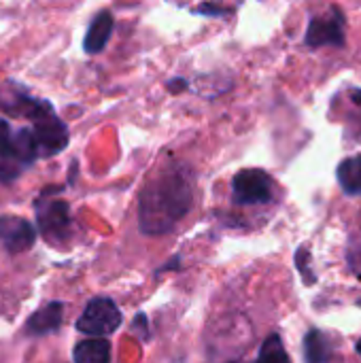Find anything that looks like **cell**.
I'll return each mask as SVG.
<instances>
[{
	"label": "cell",
	"instance_id": "cell-10",
	"mask_svg": "<svg viewBox=\"0 0 361 363\" xmlns=\"http://www.w3.org/2000/svg\"><path fill=\"white\" fill-rule=\"evenodd\" d=\"M64 306L62 302H49L43 308H38L26 323V332L32 336H45L51 332H57L64 321Z\"/></svg>",
	"mask_w": 361,
	"mask_h": 363
},
{
	"label": "cell",
	"instance_id": "cell-5",
	"mask_svg": "<svg viewBox=\"0 0 361 363\" xmlns=\"http://www.w3.org/2000/svg\"><path fill=\"white\" fill-rule=\"evenodd\" d=\"M36 211V221L40 234L53 245L60 247L66 238H70V228H72V217H70V206L68 202L60 198H43L34 206Z\"/></svg>",
	"mask_w": 361,
	"mask_h": 363
},
{
	"label": "cell",
	"instance_id": "cell-4",
	"mask_svg": "<svg viewBox=\"0 0 361 363\" xmlns=\"http://www.w3.org/2000/svg\"><path fill=\"white\" fill-rule=\"evenodd\" d=\"M121 311L111 298H94L77 319V330L89 338H106L121 328Z\"/></svg>",
	"mask_w": 361,
	"mask_h": 363
},
{
	"label": "cell",
	"instance_id": "cell-11",
	"mask_svg": "<svg viewBox=\"0 0 361 363\" xmlns=\"http://www.w3.org/2000/svg\"><path fill=\"white\" fill-rule=\"evenodd\" d=\"M334 357V347L330 336L321 330H309L304 336V362L306 363H330Z\"/></svg>",
	"mask_w": 361,
	"mask_h": 363
},
{
	"label": "cell",
	"instance_id": "cell-13",
	"mask_svg": "<svg viewBox=\"0 0 361 363\" xmlns=\"http://www.w3.org/2000/svg\"><path fill=\"white\" fill-rule=\"evenodd\" d=\"M74 363H111V342L104 338L81 340L72 349Z\"/></svg>",
	"mask_w": 361,
	"mask_h": 363
},
{
	"label": "cell",
	"instance_id": "cell-8",
	"mask_svg": "<svg viewBox=\"0 0 361 363\" xmlns=\"http://www.w3.org/2000/svg\"><path fill=\"white\" fill-rule=\"evenodd\" d=\"M36 242V228L15 215H2L0 217V247L9 255H19L32 249Z\"/></svg>",
	"mask_w": 361,
	"mask_h": 363
},
{
	"label": "cell",
	"instance_id": "cell-14",
	"mask_svg": "<svg viewBox=\"0 0 361 363\" xmlns=\"http://www.w3.org/2000/svg\"><path fill=\"white\" fill-rule=\"evenodd\" d=\"M255 363H291L285 347H283V340L279 334H270L262 347H260V357Z\"/></svg>",
	"mask_w": 361,
	"mask_h": 363
},
{
	"label": "cell",
	"instance_id": "cell-17",
	"mask_svg": "<svg viewBox=\"0 0 361 363\" xmlns=\"http://www.w3.org/2000/svg\"><path fill=\"white\" fill-rule=\"evenodd\" d=\"M355 353H357V355H360V357H361V338H360V342L355 345Z\"/></svg>",
	"mask_w": 361,
	"mask_h": 363
},
{
	"label": "cell",
	"instance_id": "cell-7",
	"mask_svg": "<svg viewBox=\"0 0 361 363\" xmlns=\"http://www.w3.org/2000/svg\"><path fill=\"white\" fill-rule=\"evenodd\" d=\"M345 13L336 6H332L328 13L323 15H315L309 21L306 34H304V43L311 49H319V47H345L347 36H345Z\"/></svg>",
	"mask_w": 361,
	"mask_h": 363
},
{
	"label": "cell",
	"instance_id": "cell-6",
	"mask_svg": "<svg viewBox=\"0 0 361 363\" xmlns=\"http://www.w3.org/2000/svg\"><path fill=\"white\" fill-rule=\"evenodd\" d=\"M274 196V181L262 168H245L232 179V200L238 206L268 204Z\"/></svg>",
	"mask_w": 361,
	"mask_h": 363
},
{
	"label": "cell",
	"instance_id": "cell-1",
	"mask_svg": "<svg viewBox=\"0 0 361 363\" xmlns=\"http://www.w3.org/2000/svg\"><path fill=\"white\" fill-rule=\"evenodd\" d=\"M196 196L194 170L177 160L166 162L138 196V225L147 236H164L191 211Z\"/></svg>",
	"mask_w": 361,
	"mask_h": 363
},
{
	"label": "cell",
	"instance_id": "cell-9",
	"mask_svg": "<svg viewBox=\"0 0 361 363\" xmlns=\"http://www.w3.org/2000/svg\"><path fill=\"white\" fill-rule=\"evenodd\" d=\"M113 28H115L113 13H111V11H100V13L91 19L89 28H87V32H85L83 51L89 53V55L100 53V51L109 45L111 34H113Z\"/></svg>",
	"mask_w": 361,
	"mask_h": 363
},
{
	"label": "cell",
	"instance_id": "cell-16",
	"mask_svg": "<svg viewBox=\"0 0 361 363\" xmlns=\"http://www.w3.org/2000/svg\"><path fill=\"white\" fill-rule=\"evenodd\" d=\"M196 11H198V13H204V15H211V13L223 15V13H226V9H223V6H213V4H202V6H198Z\"/></svg>",
	"mask_w": 361,
	"mask_h": 363
},
{
	"label": "cell",
	"instance_id": "cell-15",
	"mask_svg": "<svg viewBox=\"0 0 361 363\" xmlns=\"http://www.w3.org/2000/svg\"><path fill=\"white\" fill-rule=\"evenodd\" d=\"M296 266L302 272L304 283H309V285L317 283V277L313 274V266H311V251H309V247H300L296 251Z\"/></svg>",
	"mask_w": 361,
	"mask_h": 363
},
{
	"label": "cell",
	"instance_id": "cell-2",
	"mask_svg": "<svg viewBox=\"0 0 361 363\" xmlns=\"http://www.w3.org/2000/svg\"><path fill=\"white\" fill-rule=\"evenodd\" d=\"M40 157L32 128H13L0 117V183L15 181Z\"/></svg>",
	"mask_w": 361,
	"mask_h": 363
},
{
	"label": "cell",
	"instance_id": "cell-3",
	"mask_svg": "<svg viewBox=\"0 0 361 363\" xmlns=\"http://www.w3.org/2000/svg\"><path fill=\"white\" fill-rule=\"evenodd\" d=\"M32 121V132L38 143L40 157H51L62 153L68 143H70V132L68 125L57 117L55 108L49 104V100H43L38 111L34 113Z\"/></svg>",
	"mask_w": 361,
	"mask_h": 363
},
{
	"label": "cell",
	"instance_id": "cell-12",
	"mask_svg": "<svg viewBox=\"0 0 361 363\" xmlns=\"http://www.w3.org/2000/svg\"><path fill=\"white\" fill-rule=\"evenodd\" d=\"M336 179L340 189L347 196L360 198L361 196V153L353 157H345L336 168Z\"/></svg>",
	"mask_w": 361,
	"mask_h": 363
},
{
	"label": "cell",
	"instance_id": "cell-18",
	"mask_svg": "<svg viewBox=\"0 0 361 363\" xmlns=\"http://www.w3.org/2000/svg\"><path fill=\"white\" fill-rule=\"evenodd\" d=\"M230 363H243V362H230Z\"/></svg>",
	"mask_w": 361,
	"mask_h": 363
}]
</instances>
